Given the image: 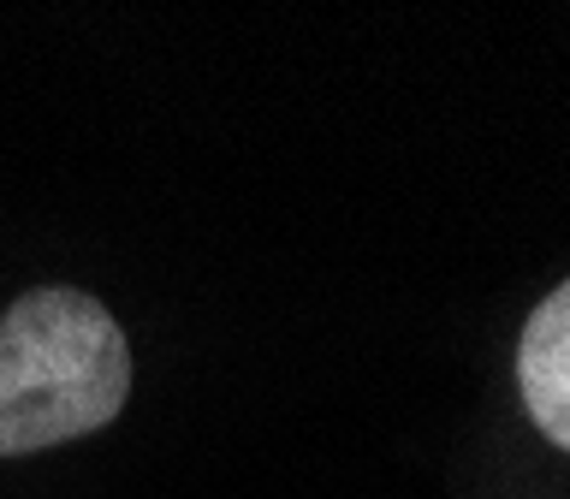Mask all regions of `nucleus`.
<instances>
[{"mask_svg":"<svg viewBox=\"0 0 570 499\" xmlns=\"http://www.w3.org/2000/svg\"><path fill=\"white\" fill-rule=\"evenodd\" d=\"M131 399V345L101 297L36 285L0 315V458L107 428Z\"/></svg>","mask_w":570,"mask_h":499,"instance_id":"1","label":"nucleus"},{"mask_svg":"<svg viewBox=\"0 0 570 499\" xmlns=\"http://www.w3.org/2000/svg\"><path fill=\"white\" fill-rule=\"evenodd\" d=\"M517 387L534 428L570 452V280L534 303L523 345H517Z\"/></svg>","mask_w":570,"mask_h":499,"instance_id":"2","label":"nucleus"}]
</instances>
